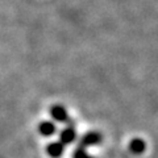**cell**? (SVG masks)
Segmentation results:
<instances>
[{
    "mask_svg": "<svg viewBox=\"0 0 158 158\" xmlns=\"http://www.w3.org/2000/svg\"><path fill=\"white\" fill-rule=\"evenodd\" d=\"M52 116L56 118L58 121H67L69 120V116H67V112L63 107H59V106H54L52 108Z\"/></svg>",
    "mask_w": 158,
    "mask_h": 158,
    "instance_id": "7a4b0ae2",
    "label": "cell"
},
{
    "mask_svg": "<svg viewBox=\"0 0 158 158\" xmlns=\"http://www.w3.org/2000/svg\"><path fill=\"white\" fill-rule=\"evenodd\" d=\"M48 152H49V154H50L52 157L58 158V157H61L62 153H63V145L61 144V142H54V144L49 145Z\"/></svg>",
    "mask_w": 158,
    "mask_h": 158,
    "instance_id": "277c9868",
    "label": "cell"
},
{
    "mask_svg": "<svg viewBox=\"0 0 158 158\" xmlns=\"http://www.w3.org/2000/svg\"><path fill=\"white\" fill-rule=\"evenodd\" d=\"M74 158H91L88 154H86L85 150H83V146H79L78 149L74 152V154H73Z\"/></svg>",
    "mask_w": 158,
    "mask_h": 158,
    "instance_id": "52a82bcc",
    "label": "cell"
},
{
    "mask_svg": "<svg viewBox=\"0 0 158 158\" xmlns=\"http://www.w3.org/2000/svg\"><path fill=\"white\" fill-rule=\"evenodd\" d=\"M40 132L45 136H52L56 133V125H54L53 123H48V121L42 123V124L40 125Z\"/></svg>",
    "mask_w": 158,
    "mask_h": 158,
    "instance_id": "5b68a950",
    "label": "cell"
},
{
    "mask_svg": "<svg viewBox=\"0 0 158 158\" xmlns=\"http://www.w3.org/2000/svg\"><path fill=\"white\" fill-rule=\"evenodd\" d=\"M74 140H75V131H74L73 127L66 128V129L62 131V133H61V144L62 145L70 144Z\"/></svg>",
    "mask_w": 158,
    "mask_h": 158,
    "instance_id": "3957f363",
    "label": "cell"
},
{
    "mask_svg": "<svg viewBox=\"0 0 158 158\" xmlns=\"http://www.w3.org/2000/svg\"><path fill=\"white\" fill-rule=\"evenodd\" d=\"M144 149H145V144H144V141L142 140H133L132 142H131V150L133 152V153H142L144 152Z\"/></svg>",
    "mask_w": 158,
    "mask_h": 158,
    "instance_id": "8992f818",
    "label": "cell"
},
{
    "mask_svg": "<svg viewBox=\"0 0 158 158\" xmlns=\"http://www.w3.org/2000/svg\"><path fill=\"white\" fill-rule=\"evenodd\" d=\"M102 141V136L99 133H95V132H91V133H87V135L83 137L82 140V145L81 146H87V145H95L98 142Z\"/></svg>",
    "mask_w": 158,
    "mask_h": 158,
    "instance_id": "6da1fadb",
    "label": "cell"
}]
</instances>
